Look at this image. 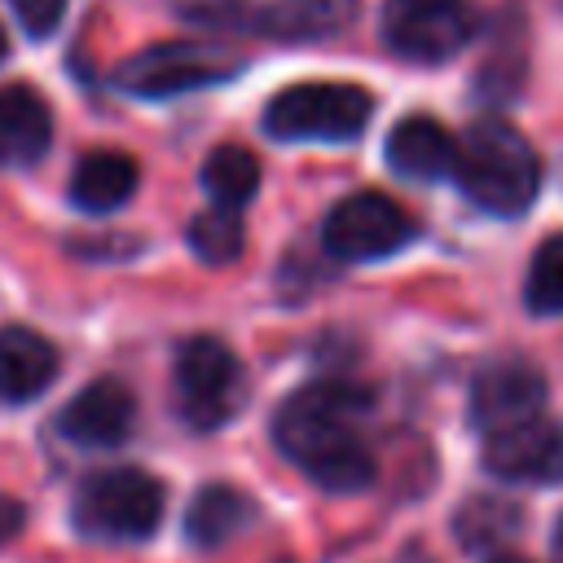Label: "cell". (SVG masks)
I'll return each mask as SVG.
<instances>
[{"label": "cell", "mask_w": 563, "mask_h": 563, "mask_svg": "<svg viewBox=\"0 0 563 563\" xmlns=\"http://www.w3.org/2000/svg\"><path fill=\"white\" fill-rule=\"evenodd\" d=\"M242 70V62L216 44H150L141 53H132L119 70L114 84L132 97H176V92H194V88H211L224 84Z\"/></svg>", "instance_id": "cell-6"}, {"label": "cell", "mask_w": 563, "mask_h": 563, "mask_svg": "<svg viewBox=\"0 0 563 563\" xmlns=\"http://www.w3.org/2000/svg\"><path fill=\"white\" fill-rule=\"evenodd\" d=\"M554 545H559V554H563V519H559V532H554Z\"/></svg>", "instance_id": "cell-24"}, {"label": "cell", "mask_w": 563, "mask_h": 563, "mask_svg": "<svg viewBox=\"0 0 563 563\" xmlns=\"http://www.w3.org/2000/svg\"><path fill=\"white\" fill-rule=\"evenodd\" d=\"M541 400H545L541 369H532L528 361H497L471 387V418L479 431H493L515 418L541 413Z\"/></svg>", "instance_id": "cell-11"}, {"label": "cell", "mask_w": 563, "mask_h": 563, "mask_svg": "<svg viewBox=\"0 0 563 563\" xmlns=\"http://www.w3.org/2000/svg\"><path fill=\"white\" fill-rule=\"evenodd\" d=\"M387 163L405 180H440L453 176L457 163V141L427 114H409L391 128L387 136Z\"/></svg>", "instance_id": "cell-14"}, {"label": "cell", "mask_w": 563, "mask_h": 563, "mask_svg": "<svg viewBox=\"0 0 563 563\" xmlns=\"http://www.w3.org/2000/svg\"><path fill=\"white\" fill-rule=\"evenodd\" d=\"M475 35V9L466 0H387L383 44L405 62H449Z\"/></svg>", "instance_id": "cell-7"}, {"label": "cell", "mask_w": 563, "mask_h": 563, "mask_svg": "<svg viewBox=\"0 0 563 563\" xmlns=\"http://www.w3.org/2000/svg\"><path fill=\"white\" fill-rule=\"evenodd\" d=\"M453 176L462 194L488 216H519L532 207L541 189V163L532 145L510 123H497V119L475 123L457 141Z\"/></svg>", "instance_id": "cell-2"}, {"label": "cell", "mask_w": 563, "mask_h": 563, "mask_svg": "<svg viewBox=\"0 0 563 563\" xmlns=\"http://www.w3.org/2000/svg\"><path fill=\"white\" fill-rule=\"evenodd\" d=\"M242 220L233 207H207L189 220V246L202 264H233L242 255Z\"/></svg>", "instance_id": "cell-19"}, {"label": "cell", "mask_w": 563, "mask_h": 563, "mask_svg": "<svg viewBox=\"0 0 563 563\" xmlns=\"http://www.w3.org/2000/svg\"><path fill=\"white\" fill-rule=\"evenodd\" d=\"M369 396L347 383H308L273 418L277 449L325 493H361L374 479V453L361 435Z\"/></svg>", "instance_id": "cell-1"}, {"label": "cell", "mask_w": 563, "mask_h": 563, "mask_svg": "<svg viewBox=\"0 0 563 563\" xmlns=\"http://www.w3.org/2000/svg\"><path fill=\"white\" fill-rule=\"evenodd\" d=\"M493 563H528V559H510V554H501V559H493Z\"/></svg>", "instance_id": "cell-25"}, {"label": "cell", "mask_w": 563, "mask_h": 563, "mask_svg": "<svg viewBox=\"0 0 563 563\" xmlns=\"http://www.w3.org/2000/svg\"><path fill=\"white\" fill-rule=\"evenodd\" d=\"M194 22H224V9L233 4V0H176Z\"/></svg>", "instance_id": "cell-23"}, {"label": "cell", "mask_w": 563, "mask_h": 563, "mask_svg": "<svg viewBox=\"0 0 563 563\" xmlns=\"http://www.w3.org/2000/svg\"><path fill=\"white\" fill-rule=\"evenodd\" d=\"M136 422V400L123 383L114 378H97L88 383L79 396H70V405L57 413V431L70 444L84 449H114L119 440H128Z\"/></svg>", "instance_id": "cell-10"}, {"label": "cell", "mask_w": 563, "mask_h": 563, "mask_svg": "<svg viewBox=\"0 0 563 563\" xmlns=\"http://www.w3.org/2000/svg\"><path fill=\"white\" fill-rule=\"evenodd\" d=\"M374 97L356 84H295L264 110V132L277 141H325L343 145L365 132Z\"/></svg>", "instance_id": "cell-5"}, {"label": "cell", "mask_w": 563, "mask_h": 563, "mask_svg": "<svg viewBox=\"0 0 563 563\" xmlns=\"http://www.w3.org/2000/svg\"><path fill=\"white\" fill-rule=\"evenodd\" d=\"M418 233V224L409 220V211L400 202H391L387 194H352L343 198L325 224H321V246L334 255V260H347V264H365V260H383V255H396L409 238Z\"/></svg>", "instance_id": "cell-8"}, {"label": "cell", "mask_w": 563, "mask_h": 563, "mask_svg": "<svg viewBox=\"0 0 563 563\" xmlns=\"http://www.w3.org/2000/svg\"><path fill=\"white\" fill-rule=\"evenodd\" d=\"M136 163L119 150H92L75 163V176H70V202L88 216H106L114 207H123L132 194H136Z\"/></svg>", "instance_id": "cell-15"}, {"label": "cell", "mask_w": 563, "mask_h": 563, "mask_svg": "<svg viewBox=\"0 0 563 563\" xmlns=\"http://www.w3.org/2000/svg\"><path fill=\"white\" fill-rule=\"evenodd\" d=\"M22 523H26V510H22V501L0 493V545H9V541L22 532Z\"/></svg>", "instance_id": "cell-22"}, {"label": "cell", "mask_w": 563, "mask_h": 563, "mask_svg": "<svg viewBox=\"0 0 563 563\" xmlns=\"http://www.w3.org/2000/svg\"><path fill=\"white\" fill-rule=\"evenodd\" d=\"M53 378H57V347L26 325H0V400L26 405Z\"/></svg>", "instance_id": "cell-13"}, {"label": "cell", "mask_w": 563, "mask_h": 563, "mask_svg": "<svg viewBox=\"0 0 563 563\" xmlns=\"http://www.w3.org/2000/svg\"><path fill=\"white\" fill-rule=\"evenodd\" d=\"M361 0H268L260 13V31L273 40H330L343 26H352Z\"/></svg>", "instance_id": "cell-16"}, {"label": "cell", "mask_w": 563, "mask_h": 563, "mask_svg": "<svg viewBox=\"0 0 563 563\" xmlns=\"http://www.w3.org/2000/svg\"><path fill=\"white\" fill-rule=\"evenodd\" d=\"M251 515H255V506H251V497L242 488H233V484H207V488L194 493V501L185 510V537L198 550H216V545L233 541L251 523Z\"/></svg>", "instance_id": "cell-17"}, {"label": "cell", "mask_w": 563, "mask_h": 563, "mask_svg": "<svg viewBox=\"0 0 563 563\" xmlns=\"http://www.w3.org/2000/svg\"><path fill=\"white\" fill-rule=\"evenodd\" d=\"M172 400L194 431H220L246 400V374L220 339H185L172 365Z\"/></svg>", "instance_id": "cell-4"}, {"label": "cell", "mask_w": 563, "mask_h": 563, "mask_svg": "<svg viewBox=\"0 0 563 563\" xmlns=\"http://www.w3.org/2000/svg\"><path fill=\"white\" fill-rule=\"evenodd\" d=\"M48 141H53L48 101L35 88H26V84L0 88V167H31V163H40Z\"/></svg>", "instance_id": "cell-12"}, {"label": "cell", "mask_w": 563, "mask_h": 563, "mask_svg": "<svg viewBox=\"0 0 563 563\" xmlns=\"http://www.w3.org/2000/svg\"><path fill=\"white\" fill-rule=\"evenodd\" d=\"M484 466L510 484H559L563 479V427L528 413L484 431Z\"/></svg>", "instance_id": "cell-9"}, {"label": "cell", "mask_w": 563, "mask_h": 563, "mask_svg": "<svg viewBox=\"0 0 563 563\" xmlns=\"http://www.w3.org/2000/svg\"><path fill=\"white\" fill-rule=\"evenodd\" d=\"M9 4H13V13L22 18V26L31 35H48L57 26L62 9H66V0H9Z\"/></svg>", "instance_id": "cell-21"}, {"label": "cell", "mask_w": 563, "mask_h": 563, "mask_svg": "<svg viewBox=\"0 0 563 563\" xmlns=\"http://www.w3.org/2000/svg\"><path fill=\"white\" fill-rule=\"evenodd\" d=\"M0 57H4V31H0Z\"/></svg>", "instance_id": "cell-26"}, {"label": "cell", "mask_w": 563, "mask_h": 563, "mask_svg": "<svg viewBox=\"0 0 563 563\" xmlns=\"http://www.w3.org/2000/svg\"><path fill=\"white\" fill-rule=\"evenodd\" d=\"M202 189L216 207H246L260 189V158L246 145H216L202 163Z\"/></svg>", "instance_id": "cell-18"}, {"label": "cell", "mask_w": 563, "mask_h": 563, "mask_svg": "<svg viewBox=\"0 0 563 563\" xmlns=\"http://www.w3.org/2000/svg\"><path fill=\"white\" fill-rule=\"evenodd\" d=\"M163 519V484L136 466L97 471L79 484L70 523L88 541H145Z\"/></svg>", "instance_id": "cell-3"}, {"label": "cell", "mask_w": 563, "mask_h": 563, "mask_svg": "<svg viewBox=\"0 0 563 563\" xmlns=\"http://www.w3.org/2000/svg\"><path fill=\"white\" fill-rule=\"evenodd\" d=\"M523 303L537 317H563V233H550L537 246L523 282Z\"/></svg>", "instance_id": "cell-20"}]
</instances>
